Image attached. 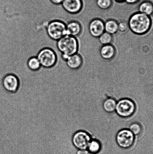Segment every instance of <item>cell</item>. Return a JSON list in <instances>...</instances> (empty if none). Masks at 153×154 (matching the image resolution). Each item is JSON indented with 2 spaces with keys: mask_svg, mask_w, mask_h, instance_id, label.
Instances as JSON below:
<instances>
[{
  "mask_svg": "<svg viewBox=\"0 0 153 154\" xmlns=\"http://www.w3.org/2000/svg\"><path fill=\"white\" fill-rule=\"evenodd\" d=\"M57 46L62 54L63 59L66 61L70 56L77 54L78 51V43L75 37L66 35L57 41Z\"/></svg>",
  "mask_w": 153,
  "mask_h": 154,
  "instance_id": "2",
  "label": "cell"
},
{
  "mask_svg": "<svg viewBox=\"0 0 153 154\" xmlns=\"http://www.w3.org/2000/svg\"><path fill=\"white\" fill-rule=\"evenodd\" d=\"M112 4V0H97L96 5L99 9L102 10H107L110 8Z\"/></svg>",
  "mask_w": 153,
  "mask_h": 154,
  "instance_id": "20",
  "label": "cell"
},
{
  "mask_svg": "<svg viewBox=\"0 0 153 154\" xmlns=\"http://www.w3.org/2000/svg\"><path fill=\"white\" fill-rule=\"evenodd\" d=\"M128 25L130 31L133 34L137 35L146 34L151 26L150 17L140 12H136L130 17Z\"/></svg>",
  "mask_w": 153,
  "mask_h": 154,
  "instance_id": "1",
  "label": "cell"
},
{
  "mask_svg": "<svg viewBox=\"0 0 153 154\" xmlns=\"http://www.w3.org/2000/svg\"><path fill=\"white\" fill-rule=\"evenodd\" d=\"M128 23L125 21H121L118 23V32L124 33L128 31Z\"/></svg>",
  "mask_w": 153,
  "mask_h": 154,
  "instance_id": "22",
  "label": "cell"
},
{
  "mask_svg": "<svg viewBox=\"0 0 153 154\" xmlns=\"http://www.w3.org/2000/svg\"><path fill=\"white\" fill-rule=\"evenodd\" d=\"M99 54L102 62L98 69H99L103 63L111 61L116 54L115 47L112 44L103 45L100 48Z\"/></svg>",
  "mask_w": 153,
  "mask_h": 154,
  "instance_id": "9",
  "label": "cell"
},
{
  "mask_svg": "<svg viewBox=\"0 0 153 154\" xmlns=\"http://www.w3.org/2000/svg\"><path fill=\"white\" fill-rule=\"evenodd\" d=\"M101 149V144L98 140H91L88 144L87 150L90 153L92 154H97L100 151Z\"/></svg>",
  "mask_w": 153,
  "mask_h": 154,
  "instance_id": "17",
  "label": "cell"
},
{
  "mask_svg": "<svg viewBox=\"0 0 153 154\" xmlns=\"http://www.w3.org/2000/svg\"><path fill=\"white\" fill-rule=\"evenodd\" d=\"M137 11L149 16L153 14V4L150 1H145L140 3L137 7Z\"/></svg>",
  "mask_w": 153,
  "mask_h": 154,
  "instance_id": "14",
  "label": "cell"
},
{
  "mask_svg": "<svg viewBox=\"0 0 153 154\" xmlns=\"http://www.w3.org/2000/svg\"><path fill=\"white\" fill-rule=\"evenodd\" d=\"M28 67L32 70H38L41 67L38 59L37 57H31L28 61Z\"/></svg>",
  "mask_w": 153,
  "mask_h": 154,
  "instance_id": "19",
  "label": "cell"
},
{
  "mask_svg": "<svg viewBox=\"0 0 153 154\" xmlns=\"http://www.w3.org/2000/svg\"><path fill=\"white\" fill-rule=\"evenodd\" d=\"M67 35L76 37L82 32V26L77 21H71L66 25Z\"/></svg>",
  "mask_w": 153,
  "mask_h": 154,
  "instance_id": "13",
  "label": "cell"
},
{
  "mask_svg": "<svg viewBox=\"0 0 153 154\" xmlns=\"http://www.w3.org/2000/svg\"><path fill=\"white\" fill-rule=\"evenodd\" d=\"M61 4L66 11L73 14L79 13L82 8L81 0H64Z\"/></svg>",
  "mask_w": 153,
  "mask_h": 154,
  "instance_id": "11",
  "label": "cell"
},
{
  "mask_svg": "<svg viewBox=\"0 0 153 154\" xmlns=\"http://www.w3.org/2000/svg\"><path fill=\"white\" fill-rule=\"evenodd\" d=\"M91 140V136L83 131H78L73 134L72 141L73 145L78 150L87 149L88 144Z\"/></svg>",
  "mask_w": 153,
  "mask_h": 154,
  "instance_id": "6",
  "label": "cell"
},
{
  "mask_svg": "<svg viewBox=\"0 0 153 154\" xmlns=\"http://www.w3.org/2000/svg\"><path fill=\"white\" fill-rule=\"evenodd\" d=\"M51 2L55 4H62L64 0H50Z\"/></svg>",
  "mask_w": 153,
  "mask_h": 154,
  "instance_id": "25",
  "label": "cell"
},
{
  "mask_svg": "<svg viewBox=\"0 0 153 154\" xmlns=\"http://www.w3.org/2000/svg\"><path fill=\"white\" fill-rule=\"evenodd\" d=\"M88 31L93 38L91 52H94L98 44V38L105 32L104 22L102 20L95 19L91 20L88 26Z\"/></svg>",
  "mask_w": 153,
  "mask_h": 154,
  "instance_id": "3",
  "label": "cell"
},
{
  "mask_svg": "<svg viewBox=\"0 0 153 154\" xmlns=\"http://www.w3.org/2000/svg\"><path fill=\"white\" fill-rule=\"evenodd\" d=\"M115 1L118 2H122L125 1V0H115Z\"/></svg>",
  "mask_w": 153,
  "mask_h": 154,
  "instance_id": "26",
  "label": "cell"
},
{
  "mask_svg": "<svg viewBox=\"0 0 153 154\" xmlns=\"http://www.w3.org/2000/svg\"><path fill=\"white\" fill-rule=\"evenodd\" d=\"M76 154H90L87 149L85 150H78Z\"/></svg>",
  "mask_w": 153,
  "mask_h": 154,
  "instance_id": "23",
  "label": "cell"
},
{
  "mask_svg": "<svg viewBox=\"0 0 153 154\" xmlns=\"http://www.w3.org/2000/svg\"><path fill=\"white\" fill-rule=\"evenodd\" d=\"M37 58L41 66L46 68L52 67L56 63L57 57L55 52L52 49L46 48L39 53Z\"/></svg>",
  "mask_w": 153,
  "mask_h": 154,
  "instance_id": "8",
  "label": "cell"
},
{
  "mask_svg": "<svg viewBox=\"0 0 153 154\" xmlns=\"http://www.w3.org/2000/svg\"><path fill=\"white\" fill-rule=\"evenodd\" d=\"M140 0H125V1L127 4H134L138 2Z\"/></svg>",
  "mask_w": 153,
  "mask_h": 154,
  "instance_id": "24",
  "label": "cell"
},
{
  "mask_svg": "<svg viewBox=\"0 0 153 154\" xmlns=\"http://www.w3.org/2000/svg\"><path fill=\"white\" fill-rule=\"evenodd\" d=\"M105 32L113 35L118 31V23L113 19H109L104 22Z\"/></svg>",
  "mask_w": 153,
  "mask_h": 154,
  "instance_id": "15",
  "label": "cell"
},
{
  "mask_svg": "<svg viewBox=\"0 0 153 154\" xmlns=\"http://www.w3.org/2000/svg\"><path fill=\"white\" fill-rule=\"evenodd\" d=\"M117 102L113 98H109L106 99L103 103V109L106 112L112 113L115 111Z\"/></svg>",
  "mask_w": 153,
  "mask_h": 154,
  "instance_id": "16",
  "label": "cell"
},
{
  "mask_svg": "<svg viewBox=\"0 0 153 154\" xmlns=\"http://www.w3.org/2000/svg\"><path fill=\"white\" fill-rule=\"evenodd\" d=\"M67 66L70 69L73 70L79 69L83 64L82 57L78 54L70 56L66 61Z\"/></svg>",
  "mask_w": 153,
  "mask_h": 154,
  "instance_id": "12",
  "label": "cell"
},
{
  "mask_svg": "<svg viewBox=\"0 0 153 154\" xmlns=\"http://www.w3.org/2000/svg\"><path fill=\"white\" fill-rule=\"evenodd\" d=\"M3 87L7 91L16 92L19 86V81L15 75L9 74L4 77L2 81Z\"/></svg>",
  "mask_w": 153,
  "mask_h": 154,
  "instance_id": "10",
  "label": "cell"
},
{
  "mask_svg": "<svg viewBox=\"0 0 153 154\" xmlns=\"http://www.w3.org/2000/svg\"><path fill=\"white\" fill-rule=\"evenodd\" d=\"M113 40V35L106 32H104L98 38L99 43L102 46L103 45L112 44Z\"/></svg>",
  "mask_w": 153,
  "mask_h": 154,
  "instance_id": "18",
  "label": "cell"
},
{
  "mask_svg": "<svg viewBox=\"0 0 153 154\" xmlns=\"http://www.w3.org/2000/svg\"><path fill=\"white\" fill-rule=\"evenodd\" d=\"M134 140L135 136L129 129L121 130L116 136V143L122 149L131 147L134 144Z\"/></svg>",
  "mask_w": 153,
  "mask_h": 154,
  "instance_id": "7",
  "label": "cell"
},
{
  "mask_svg": "<svg viewBox=\"0 0 153 154\" xmlns=\"http://www.w3.org/2000/svg\"><path fill=\"white\" fill-rule=\"evenodd\" d=\"M129 129L132 133L135 136L140 135L142 131L141 126L139 123H137L131 124L130 125Z\"/></svg>",
  "mask_w": 153,
  "mask_h": 154,
  "instance_id": "21",
  "label": "cell"
},
{
  "mask_svg": "<svg viewBox=\"0 0 153 154\" xmlns=\"http://www.w3.org/2000/svg\"><path fill=\"white\" fill-rule=\"evenodd\" d=\"M135 104L131 100L125 98L117 102L116 110L117 114L122 118L131 117L135 112Z\"/></svg>",
  "mask_w": 153,
  "mask_h": 154,
  "instance_id": "4",
  "label": "cell"
},
{
  "mask_svg": "<svg viewBox=\"0 0 153 154\" xmlns=\"http://www.w3.org/2000/svg\"><path fill=\"white\" fill-rule=\"evenodd\" d=\"M48 35L54 40L58 41L67 35L66 26L60 21L54 20L49 23L47 27Z\"/></svg>",
  "mask_w": 153,
  "mask_h": 154,
  "instance_id": "5",
  "label": "cell"
}]
</instances>
